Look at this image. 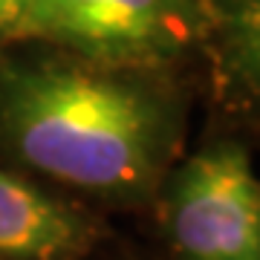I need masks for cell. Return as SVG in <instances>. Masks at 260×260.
<instances>
[{"label": "cell", "mask_w": 260, "mask_h": 260, "mask_svg": "<svg viewBox=\"0 0 260 260\" xmlns=\"http://www.w3.org/2000/svg\"><path fill=\"white\" fill-rule=\"evenodd\" d=\"M29 0H0V55L26 41Z\"/></svg>", "instance_id": "cell-6"}, {"label": "cell", "mask_w": 260, "mask_h": 260, "mask_svg": "<svg viewBox=\"0 0 260 260\" xmlns=\"http://www.w3.org/2000/svg\"><path fill=\"white\" fill-rule=\"evenodd\" d=\"M203 38L205 0H29L26 41L110 70L177 75Z\"/></svg>", "instance_id": "cell-2"}, {"label": "cell", "mask_w": 260, "mask_h": 260, "mask_svg": "<svg viewBox=\"0 0 260 260\" xmlns=\"http://www.w3.org/2000/svg\"><path fill=\"white\" fill-rule=\"evenodd\" d=\"M177 260H260V177L232 133L203 142L159 191Z\"/></svg>", "instance_id": "cell-3"}, {"label": "cell", "mask_w": 260, "mask_h": 260, "mask_svg": "<svg viewBox=\"0 0 260 260\" xmlns=\"http://www.w3.org/2000/svg\"><path fill=\"white\" fill-rule=\"evenodd\" d=\"M185 139L177 75L73 55H0V148L61 185L110 203L159 197Z\"/></svg>", "instance_id": "cell-1"}, {"label": "cell", "mask_w": 260, "mask_h": 260, "mask_svg": "<svg viewBox=\"0 0 260 260\" xmlns=\"http://www.w3.org/2000/svg\"><path fill=\"white\" fill-rule=\"evenodd\" d=\"M200 64L225 133L260 145V0H205Z\"/></svg>", "instance_id": "cell-4"}, {"label": "cell", "mask_w": 260, "mask_h": 260, "mask_svg": "<svg viewBox=\"0 0 260 260\" xmlns=\"http://www.w3.org/2000/svg\"><path fill=\"white\" fill-rule=\"evenodd\" d=\"M90 237L84 214L0 168V260H73Z\"/></svg>", "instance_id": "cell-5"}]
</instances>
